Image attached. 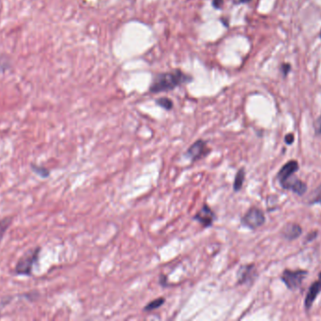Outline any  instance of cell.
Masks as SVG:
<instances>
[{
  "mask_svg": "<svg viewBox=\"0 0 321 321\" xmlns=\"http://www.w3.org/2000/svg\"><path fill=\"white\" fill-rule=\"evenodd\" d=\"M191 81L192 77L178 69L171 72L162 73L154 77L150 88V92L153 94H159L172 91L175 88L179 87L180 85L188 83Z\"/></svg>",
  "mask_w": 321,
  "mask_h": 321,
  "instance_id": "6da1fadb",
  "label": "cell"
},
{
  "mask_svg": "<svg viewBox=\"0 0 321 321\" xmlns=\"http://www.w3.org/2000/svg\"><path fill=\"white\" fill-rule=\"evenodd\" d=\"M41 248L35 247L28 250L20 257L14 268V273L19 276L30 277L32 275L34 266L39 261Z\"/></svg>",
  "mask_w": 321,
  "mask_h": 321,
  "instance_id": "7a4b0ae2",
  "label": "cell"
},
{
  "mask_svg": "<svg viewBox=\"0 0 321 321\" xmlns=\"http://www.w3.org/2000/svg\"><path fill=\"white\" fill-rule=\"evenodd\" d=\"M307 274L308 271L304 269H285L281 275V280L287 286V288L293 291L302 287V282L304 281Z\"/></svg>",
  "mask_w": 321,
  "mask_h": 321,
  "instance_id": "3957f363",
  "label": "cell"
},
{
  "mask_svg": "<svg viewBox=\"0 0 321 321\" xmlns=\"http://www.w3.org/2000/svg\"><path fill=\"white\" fill-rule=\"evenodd\" d=\"M241 221L245 227L249 228L251 230H256L262 226L266 221V218L261 209L252 208L243 216Z\"/></svg>",
  "mask_w": 321,
  "mask_h": 321,
  "instance_id": "277c9868",
  "label": "cell"
},
{
  "mask_svg": "<svg viewBox=\"0 0 321 321\" xmlns=\"http://www.w3.org/2000/svg\"><path fill=\"white\" fill-rule=\"evenodd\" d=\"M298 170H299V163L296 160L289 161L286 165H284L281 168V170L277 174L276 178L283 188L287 187L289 182L295 177L294 174L298 172Z\"/></svg>",
  "mask_w": 321,
  "mask_h": 321,
  "instance_id": "5b68a950",
  "label": "cell"
},
{
  "mask_svg": "<svg viewBox=\"0 0 321 321\" xmlns=\"http://www.w3.org/2000/svg\"><path fill=\"white\" fill-rule=\"evenodd\" d=\"M210 153V149L208 147V142L203 140H197L192 144L186 152V157L190 158L192 162L200 160L206 157Z\"/></svg>",
  "mask_w": 321,
  "mask_h": 321,
  "instance_id": "8992f818",
  "label": "cell"
},
{
  "mask_svg": "<svg viewBox=\"0 0 321 321\" xmlns=\"http://www.w3.org/2000/svg\"><path fill=\"white\" fill-rule=\"evenodd\" d=\"M257 276L256 268L254 264L244 265L239 268L237 272L238 285H248L255 281Z\"/></svg>",
  "mask_w": 321,
  "mask_h": 321,
  "instance_id": "52a82bcc",
  "label": "cell"
},
{
  "mask_svg": "<svg viewBox=\"0 0 321 321\" xmlns=\"http://www.w3.org/2000/svg\"><path fill=\"white\" fill-rule=\"evenodd\" d=\"M216 219L213 210L207 205L204 204L203 207L194 216V220L198 221L203 227H210Z\"/></svg>",
  "mask_w": 321,
  "mask_h": 321,
  "instance_id": "ba28073f",
  "label": "cell"
},
{
  "mask_svg": "<svg viewBox=\"0 0 321 321\" xmlns=\"http://www.w3.org/2000/svg\"><path fill=\"white\" fill-rule=\"evenodd\" d=\"M321 292V272L318 276V280L317 281L314 282L312 284V286L309 288L308 292L306 294L305 297V300H304V308L306 311H309L312 306H313V303L315 302L317 296L320 294Z\"/></svg>",
  "mask_w": 321,
  "mask_h": 321,
  "instance_id": "9c48e42d",
  "label": "cell"
},
{
  "mask_svg": "<svg viewBox=\"0 0 321 321\" xmlns=\"http://www.w3.org/2000/svg\"><path fill=\"white\" fill-rule=\"evenodd\" d=\"M302 233V228L297 224L289 222L287 225H285L281 230V235L283 238L287 240H295Z\"/></svg>",
  "mask_w": 321,
  "mask_h": 321,
  "instance_id": "30bf717a",
  "label": "cell"
},
{
  "mask_svg": "<svg viewBox=\"0 0 321 321\" xmlns=\"http://www.w3.org/2000/svg\"><path fill=\"white\" fill-rule=\"evenodd\" d=\"M13 221V217H6L2 220H0V245L4 239V236L6 234L9 228L12 226Z\"/></svg>",
  "mask_w": 321,
  "mask_h": 321,
  "instance_id": "8fae6325",
  "label": "cell"
},
{
  "mask_svg": "<svg viewBox=\"0 0 321 321\" xmlns=\"http://www.w3.org/2000/svg\"><path fill=\"white\" fill-rule=\"evenodd\" d=\"M244 180H245V170L242 168L238 171L236 176H235V180H234V184H233L234 191L238 192L243 188Z\"/></svg>",
  "mask_w": 321,
  "mask_h": 321,
  "instance_id": "7c38bea8",
  "label": "cell"
},
{
  "mask_svg": "<svg viewBox=\"0 0 321 321\" xmlns=\"http://www.w3.org/2000/svg\"><path fill=\"white\" fill-rule=\"evenodd\" d=\"M30 168H31L33 173L37 174L40 178L44 179V178H47L50 176V171L43 166H39L35 163H31Z\"/></svg>",
  "mask_w": 321,
  "mask_h": 321,
  "instance_id": "4fadbf2b",
  "label": "cell"
},
{
  "mask_svg": "<svg viewBox=\"0 0 321 321\" xmlns=\"http://www.w3.org/2000/svg\"><path fill=\"white\" fill-rule=\"evenodd\" d=\"M164 302H165L164 298H158L156 300L151 301L149 304H147L143 310H144L145 312H151L153 310H156L158 308L163 306Z\"/></svg>",
  "mask_w": 321,
  "mask_h": 321,
  "instance_id": "5bb4252c",
  "label": "cell"
},
{
  "mask_svg": "<svg viewBox=\"0 0 321 321\" xmlns=\"http://www.w3.org/2000/svg\"><path fill=\"white\" fill-rule=\"evenodd\" d=\"M307 201H308L309 205H315V204L321 203V185L311 192V194L309 195Z\"/></svg>",
  "mask_w": 321,
  "mask_h": 321,
  "instance_id": "9a60e30c",
  "label": "cell"
},
{
  "mask_svg": "<svg viewBox=\"0 0 321 321\" xmlns=\"http://www.w3.org/2000/svg\"><path fill=\"white\" fill-rule=\"evenodd\" d=\"M156 104H157L158 106L164 108L165 110H171L174 107L173 101L169 99V98H166V97L159 98V99L156 100Z\"/></svg>",
  "mask_w": 321,
  "mask_h": 321,
  "instance_id": "2e32d148",
  "label": "cell"
},
{
  "mask_svg": "<svg viewBox=\"0 0 321 321\" xmlns=\"http://www.w3.org/2000/svg\"><path fill=\"white\" fill-rule=\"evenodd\" d=\"M280 71L282 73L283 76L287 77L289 75V73L291 72V65L289 63H287V62L282 63V65L280 67Z\"/></svg>",
  "mask_w": 321,
  "mask_h": 321,
  "instance_id": "e0dca14e",
  "label": "cell"
},
{
  "mask_svg": "<svg viewBox=\"0 0 321 321\" xmlns=\"http://www.w3.org/2000/svg\"><path fill=\"white\" fill-rule=\"evenodd\" d=\"M314 127H315V133L317 135H321V115L315 120Z\"/></svg>",
  "mask_w": 321,
  "mask_h": 321,
  "instance_id": "ac0fdd59",
  "label": "cell"
},
{
  "mask_svg": "<svg viewBox=\"0 0 321 321\" xmlns=\"http://www.w3.org/2000/svg\"><path fill=\"white\" fill-rule=\"evenodd\" d=\"M316 235H317V232H316V231L311 232V233H310V234L305 237V238H306V239H305V242H311V241L314 240V239H315Z\"/></svg>",
  "mask_w": 321,
  "mask_h": 321,
  "instance_id": "d6986e66",
  "label": "cell"
},
{
  "mask_svg": "<svg viewBox=\"0 0 321 321\" xmlns=\"http://www.w3.org/2000/svg\"><path fill=\"white\" fill-rule=\"evenodd\" d=\"M285 141L288 143V144H292L293 143V141H294V135L288 134L286 137H285Z\"/></svg>",
  "mask_w": 321,
  "mask_h": 321,
  "instance_id": "ffe728a7",
  "label": "cell"
},
{
  "mask_svg": "<svg viewBox=\"0 0 321 321\" xmlns=\"http://www.w3.org/2000/svg\"><path fill=\"white\" fill-rule=\"evenodd\" d=\"M223 0H213L212 1V6L215 9H220L223 6Z\"/></svg>",
  "mask_w": 321,
  "mask_h": 321,
  "instance_id": "44dd1931",
  "label": "cell"
},
{
  "mask_svg": "<svg viewBox=\"0 0 321 321\" xmlns=\"http://www.w3.org/2000/svg\"><path fill=\"white\" fill-rule=\"evenodd\" d=\"M165 283H166V277L164 276V275H162L161 278H160V285H162V286H164V287H166Z\"/></svg>",
  "mask_w": 321,
  "mask_h": 321,
  "instance_id": "7402d4cb",
  "label": "cell"
},
{
  "mask_svg": "<svg viewBox=\"0 0 321 321\" xmlns=\"http://www.w3.org/2000/svg\"><path fill=\"white\" fill-rule=\"evenodd\" d=\"M250 1L252 0H239V3H248Z\"/></svg>",
  "mask_w": 321,
  "mask_h": 321,
  "instance_id": "603a6c76",
  "label": "cell"
},
{
  "mask_svg": "<svg viewBox=\"0 0 321 321\" xmlns=\"http://www.w3.org/2000/svg\"><path fill=\"white\" fill-rule=\"evenodd\" d=\"M319 37H320V39H321V29H320V34H319Z\"/></svg>",
  "mask_w": 321,
  "mask_h": 321,
  "instance_id": "cb8c5ba5",
  "label": "cell"
}]
</instances>
